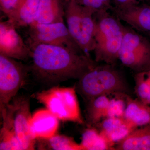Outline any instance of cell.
<instances>
[{
	"mask_svg": "<svg viewBox=\"0 0 150 150\" xmlns=\"http://www.w3.org/2000/svg\"><path fill=\"white\" fill-rule=\"evenodd\" d=\"M30 48L32 62L29 71L43 83L55 84L70 79H79L98 63L88 54L62 46L40 44Z\"/></svg>",
	"mask_w": 150,
	"mask_h": 150,
	"instance_id": "1",
	"label": "cell"
},
{
	"mask_svg": "<svg viewBox=\"0 0 150 150\" xmlns=\"http://www.w3.org/2000/svg\"><path fill=\"white\" fill-rule=\"evenodd\" d=\"M94 18L96 24L95 61L115 66L123 41L124 25L108 11L97 12Z\"/></svg>",
	"mask_w": 150,
	"mask_h": 150,
	"instance_id": "2",
	"label": "cell"
},
{
	"mask_svg": "<svg viewBox=\"0 0 150 150\" xmlns=\"http://www.w3.org/2000/svg\"><path fill=\"white\" fill-rule=\"evenodd\" d=\"M76 90L87 101L97 97L129 92L126 79L115 66L97 64L78 79Z\"/></svg>",
	"mask_w": 150,
	"mask_h": 150,
	"instance_id": "3",
	"label": "cell"
},
{
	"mask_svg": "<svg viewBox=\"0 0 150 150\" xmlns=\"http://www.w3.org/2000/svg\"><path fill=\"white\" fill-rule=\"evenodd\" d=\"M31 116L29 99L24 96L14 98L1 115V137L17 140L22 150H34L36 140L30 132Z\"/></svg>",
	"mask_w": 150,
	"mask_h": 150,
	"instance_id": "4",
	"label": "cell"
},
{
	"mask_svg": "<svg viewBox=\"0 0 150 150\" xmlns=\"http://www.w3.org/2000/svg\"><path fill=\"white\" fill-rule=\"evenodd\" d=\"M64 1V18L70 34L85 53L93 51L96 29L94 14L97 12L72 0Z\"/></svg>",
	"mask_w": 150,
	"mask_h": 150,
	"instance_id": "5",
	"label": "cell"
},
{
	"mask_svg": "<svg viewBox=\"0 0 150 150\" xmlns=\"http://www.w3.org/2000/svg\"><path fill=\"white\" fill-rule=\"evenodd\" d=\"M76 93L74 87L54 86L37 93L35 96L59 120L83 124L84 120Z\"/></svg>",
	"mask_w": 150,
	"mask_h": 150,
	"instance_id": "6",
	"label": "cell"
},
{
	"mask_svg": "<svg viewBox=\"0 0 150 150\" xmlns=\"http://www.w3.org/2000/svg\"><path fill=\"white\" fill-rule=\"evenodd\" d=\"M137 73L147 71L150 67V41L149 38L124 25L118 60Z\"/></svg>",
	"mask_w": 150,
	"mask_h": 150,
	"instance_id": "7",
	"label": "cell"
},
{
	"mask_svg": "<svg viewBox=\"0 0 150 150\" xmlns=\"http://www.w3.org/2000/svg\"><path fill=\"white\" fill-rule=\"evenodd\" d=\"M29 67L14 59L0 54L1 115L24 83Z\"/></svg>",
	"mask_w": 150,
	"mask_h": 150,
	"instance_id": "8",
	"label": "cell"
},
{
	"mask_svg": "<svg viewBox=\"0 0 150 150\" xmlns=\"http://www.w3.org/2000/svg\"><path fill=\"white\" fill-rule=\"evenodd\" d=\"M28 27L27 45L29 48L38 44H48L62 46L81 54L86 53L73 39L64 22L42 24L33 22Z\"/></svg>",
	"mask_w": 150,
	"mask_h": 150,
	"instance_id": "9",
	"label": "cell"
},
{
	"mask_svg": "<svg viewBox=\"0 0 150 150\" xmlns=\"http://www.w3.org/2000/svg\"><path fill=\"white\" fill-rule=\"evenodd\" d=\"M17 28L8 20L0 23V54L19 60L31 56V50L25 44Z\"/></svg>",
	"mask_w": 150,
	"mask_h": 150,
	"instance_id": "10",
	"label": "cell"
},
{
	"mask_svg": "<svg viewBox=\"0 0 150 150\" xmlns=\"http://www.w3.org/2000/svg\"><path fill=\"white\" fill-rule=\"evenodd\" d=\"M118 20L125 22L132 29L150 37V5H135L110 10Z\"/></svg>",
	"mask_w": 150,
	"mask_h": 150,
	"instance_id": "11",
	"label": "cell"
},
{
	"mask_svg": "<svg viewBox=\"0 0 150 150\" xmlns=\"http://www.w3.org/2000/svg\"><path fill=\"white\" fill-rule=\"evenodd\" d=\"M59 119L48 109H41L34 112L30 122V131L35 140L48 139L57 134Z\"/></svg>",
	"mask_w": 150,
	"mask_h": 150,
	"instance_id": "12",
	"label": "cell"
},
{
	"mask_svg": "<svg viewBox=\"0 0 150 150\" xmlns=\"http://www.w3.org/2000/svg\"><path fill=\"white\" fill-rule=\"evenodd\" d=\"M98 130L114 149L115 145L136 129L124 117H109L98 123Z\"/></svg>",
	"mask_w": 150,
	"mask_h": 150,
	"instance_id": "13",
	"label": "cell"
},
{
	"mask_svg": "<svg viewBox=\"0 0 150 150\" xmlns=\"http://www.w3.org/2000/svg\"><path fill=\"white\" fill-rule=\"evenodd\" d=\"M40 0H18L7 16L16 28L28 27L35 21Z\"/></svg>",
	"mask_w": 150,
	"mask_h": 150,
	"instance_id": "14",
	"label": "cell"
},
{
	"mask_svg": "<svg viewBox=\"0 0 150 150\" xmlns=\"http://www.w3.org/2000/svg\"><path fill=\"white\" fill-rule=\"evenodd\" d=\"M64 0H40L35 22L49 24L64 22Z\"/></svg>",
	"mask_w": 150,
	"mask_h": 150,
	"instance_id": "15",
	"label": "cell"
},
{
	"mask_svg": "<svg viewBox=\"0 0 150 150\" xmlns=\"http://www.w3.org/2000/svg\"><path fill=\"white\" fill-rule=\"evenodd\" d=\"M114 149L150 150V123L134 129L115 145Z\"/></svg>",
	"mask_w": 150,
	"mask_h": 150,
	"instance_id": "16",
	"label": "cell"
},
{
	"mask_svg": "<svg viewBox=\"0 0 150 150\" xmlns=\"http://www.w3.org/2000/svg\"><path fill=\"white\" fill-rule=\"evenodd\" d=\"M123 117L136 128L149 124L150 105L129 96Z\"/></svg>",
	"mask_w": 150,
	"mask_h": 150,
	"instance_id": "17",
	"label": "cell"
},
{
	"mask_svg": "<svg viewBox=\"0 0 150 150\" xmlns=\"http://www.w3.org/2000/svg\"><path fill=\"white\" fill-rule=\"evenodd\" d=\"M108 95L100 96L88 101L86 118L90 126L96 125L102 119L106 118L110 100Z\"/></svg>",
	"mask_w": 150,
	"mask_h": 150,
	"instance_id": "18",
	"label": "cell"
},
{
	"mask_svg": "<svg viewBox=\"0 0 150 150\" xmlns=\"http://www.w3.org/2000/svg\"><path fill=\"white\" fill-rule=\"evenodd\" d=\"M38 149L40 150H84L80 144L76 143L71 137L56 134L48 139H36Z\"/></svg>",
	"mask_w": 150,
	"mask_h": 150,
	"instance_id": "19",
	"label": "cell"
},
{
	"mask_svg": "<svg viewBox=\"0 0 150 150\" xmlns=\"http://www.w3.org/2000/svg\"><path fill=\"white\" fill-rule=\"evenodd\" d=\"M80 144L84 150H114L99 131L92 127L83 132Z\"/></svg>",
	"mask_w": 150,
	"mask_h": 150,
	"instance_id": "20",
	"label": "cell"
},
{
	"mask_svg": "<svg viewBox=\"0 0 150 150\" xmlns=\"http://www.w3.org/2000/svg\"><path fill=\"white\" fill-rule=\"evenodd\" d=\"M135 83V90L138 98L142 102L150 105V71L137 73Z\"/></svg>",
	"mask_w": 150,
	"mask_h": 150,
	"instance_id": "21",
	"label": "cell"
},
{
	"mask_svg": "<svg viewBox=\"0 0 150 150\" xmlns=\"http://www.w3.org/2000/svg\"><path fill=\"white\" fill-rule=\"evenodd\" d=\"M128 96L126 93H116L115 97L110 98L105 118L124 117Z\"/></svg>",
	"mask_w": 150,
	"mask_h": 150,
	"instance_id": "22",
	"label": "cell"
},
{
	"mask_svg": "<svg viewBox=\"0 0 150 150\" xmlns=\"http://www.w3.org/2000/svg\"><path fill=\"white\" fill-rule=\"evenodd\" d=\"M86 7L92 9L98 12L100 11L110 10L112 7V0H72Z\"/></svg>",
	"mask_w": 150,
	"mask_h": 150,
	"instance_id": "23",
	"label": "cell"
},
{
	"mask_svg": "<svg viewBox=\"0 0 150 150\" xmlns=\"http://www.w3.org/2000/svg\"><path fill=\"white\" fill-rule=\"evenodd\" d=\"M18 0H0V7L6 16L13 9Z\"/></svg>",
	"mask_w": 150,
	"mask_h": 150,
	"instance_id": "24",
	"label": "cell"
},
{
	"mask_svg": "<svg viewBox=\"0 0 150 150\" xmlns=\"http://www.w3.org/2000/svg\"><path fill=\"white\" fill-rule=\"evenodd\" d=\"M141 1L142 0H112V2L114 4L113 6L121 8L139 4Z\"/></svg>",
	"mask_w": 150,
	"mask_h": 150,
	"instance_id": "25",
	"label": "cell"
},
{
	"mask_svg": "<svg viewBox=\"0 0 150 150\" xmlns=\"http://www.w3.org/2000/svg\"><path fill=\"white\" fill-rule=\"evenodd\" d=\"M147 71H150V68H149V69L147 70Z\"/></svg>",
	"mask_w": 150,
	"mask_h": 150,
	"instance_id": "26",
	"label": "cell"
}]
</instances>
